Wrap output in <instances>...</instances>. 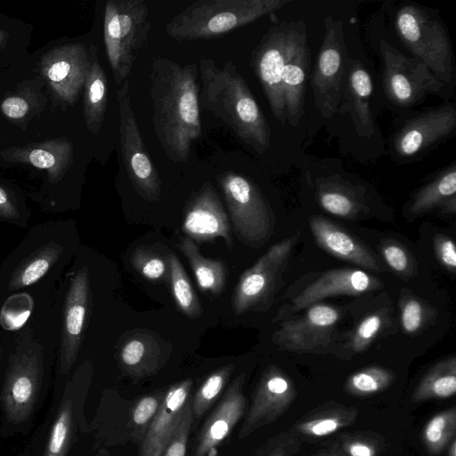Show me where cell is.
Segmentation results:
<instances>
[{
  "label": "cell",
  "mask_w": 456,
  "mask_h": 456,
  "mask_svg": "<svg viewBox=\"0 0 456 456\" xmlns=\"http://www.w3.org/2000/svg\"><path fill=\"white\" fill-rule=\"evenodd\" d=\"M316 196L326 212L341 218L354 217L364 208L363 197L350 183L338 177L320 179Z\"/></svg>",
  "instance_id": "obj_31"
},
{
  "label": "cell",
  "mask_w": 456,
  "mask_h": 456,
  "mask_svg": "<svg viewBox=\"0 0 456 456\" xmlns=\"http://www.w3.org/2000/svg\"><path fill=\"white\" fill-rule=\"evenodd\" d=\"M435 208L447 213L456 211V166L452 164L414 195L410 212L419 215Z\"/></svg>",
  "instance_id": "obj_30"
},
{
  "label": "cell",
  "mask_w": 456,
  "mask_h": 456,
  "mask_svg": "<svg viewBox=\"0 0 456 456\" xmlns=\"http://www.w3.org/2000/svg\"><path fill=\"white\" fill-rule=\"evenodd\" d=\"M296 396L295 386L286 373L273 365L266 368L256 388L239 438H246L256 430L276 421L289 409Z\"/></svg>",
  "instance_id": "obj_15"
},
{
  "label": "cell",
  "mask_w": 456,
  "mask_h": 456,
  "mask_svg": "<svg viewBox=\"0 0 456 456\" xmlns=\"http://www.w3.org/2000/svg\"><path fill=\"white\" fill-rule=\"evenodd\" d=\"M309 62L305 25L303 20H297L281 79L287 122L294 127L303 115Z\"/></svg>",
  "instance_id": "obj_21"
},
{
  "label": "cell",
  "mask_w": 456,
  "mask_h": 456,
  "mask_svg": "<svg viewBox=\"0 0 456 456\" xmlns=\"http://www.w3.org/2000/svg\"><path fill=\"white\" fill-rule=\"evenodd\" d=\"M395 29L402 43L423 61L443 83L453 77L452 51L440 22L415 4L403 6L395 15Z\"/></svg>",
  "instance_id": "obj_6"
},
{
  "label": "cell",
  "mask_w": 456,
  "mask_h": 456,
  "mask_svg": "<svg viewBox=\"0 0 456 456\" xmlns=\"http://www.w3.org/2000/svg\"><path fill=\"white\" fill-rule=\"evenodd\" d=\"M299 317L284 322L273 333V341L281 350L317 353L331 343L338 311L329 305L316 303L306 307Z\"/></svg>",
  "instance_id": "obj_14"
},
{
  "label": "cell",
  "mask_w": 456,
  "mask_h": 456,
  "mask_svg": "<svg viewBox=\"0 0 456 456\" xmlns=\"http://www.w3.org/2000/svg\"><path fill=\"white\" fill-rule=\"evenodd\" d=\"M193 416L191 400L186 403L179 425L163 448L159 456H186Z\"/></svg>",
  "instance_id": "obj_44"
},
{
  "label": "cell",
  "mask_w": 456,
  "mask_h": 456,
  "mask_svg": "<svg viewBox=\"0 0 456 456\" xmlns=\"http://www.w3.org/2000/svg\"><path fill=\"white\" fill-rule=\"evenodd\" d=\"M395 374L380 366H369L350 375L345 382V391L354 396H368L388 388Z\"/></svg>",
  "instance_id": "obj_37"
},
{
  "label": "cell",
  "mask_w": 456,
  "mask_h": 456,
  "mask_svg": "<svg viewBox=\"0 0 456 456\" xmlns=\"http://www.w3.org/2000/svg\"><path fill=\"white\" fill-rule=\"evenodd\" d=\"M357 416V408L330 401L307 412L290 429L298 436L322 437L351 426Z\"/></svg>",
  "instance_id": "obj_28"
},
{
  "label": "cell",
  "mask_w": 456,
  "mask_h": 456,
  "mask_svg": "<svg viewBox=\"0 0 456 456\" xmlns=\"http://www.w3.org/2000/svg\"><path fill=\"white\" fill-rule=\"evenodd\" d=\"M300 447L299 436L289 429L270 439L261 456H295L300 451Z\"/></svg>",
  "instance_id": "obj_46"
},
{
  "label": "cell",
  "mask_w": 456,
  "mask_h": 456,
  "mask_svg": "<svg viewBox=\"0 0 456 456\" xmlns=\"http://www.w3.org/2000/svg\"><path fill=\"white\" fill-rule=\"evenodd\" d=\"M379 51L384 64L383 86L395 104H415L428 94H439L444 86L423 61L404 55L388 41H380Z\"/></svg>",
  "instance_id": "obj_10"
},
{
  "label": "cell",
  "mask_w": 456,
  "mask_h": 456,
  "mask_svg": "<svg viewBox=\"0 0 456 456\" xmlns=\"http://www.w3.org/2000/svg\"><path fill=\"white\" fill-rule=\"evenodd\" d=\"M196 64L159 57L151 64L149 94L154 132L166 155L186 162L191 143L201 136Z\"/></svg>",
  "instance_id": "obj_1"
},
{
  "label": "cell",
  "mask_w": 456,
  "mask_h": 456,
  "mask_svg": "<svg viewBox=\"0 0 456 456\" xmlns=\"http://www.w3.org/2000/svg\"><path fill=\"white\" fill-rule=\"evenodd\" d=\"M171 352V344L156 332L135 330L122 338L117 361L124 374L133 379H143L160 370Z\"/></svg>",
  "instance_id": "obj_18"
},
{
  "label": "cell",
  "mask_w": 456,
  "mask_h": 456,
  "mask_svg": "<svg viewBox=\"0 0 456 456\" xmlns=\"http://www.w3.org/2000/svg\"><path fill=\"white\" fill-rule=\"evenodd\" d=\"M89 66V50L82 43L53 47L40 57L39 75L55 105L65 108L77 102L84 88Z\"/></svg>",
  "instance_id": "obj_12"
},
{
  "label": "cell",
  "mask_w": 456,
  "mask_h": 456,
  "mask_svg": "<svg viewBox=\"0 0 456 456\" xmlns=\"http://www.w3.org/2000/svg\"><path fill=\"white\" fill-rule=\"evenodd\" d=\"M246 376H237L203 424L191 456H212L243 416L247 401L243 393Z\"/></svg>",
  "instance_id": "obj_19"
},
{
  "label": "cell",
  "mask_w": 456,
  "mask_h": 456,
  "mask_svg": "<svg viewBox=\"0 0 456 456\" xmlns=\"http://www.w3.org/2000/svg\"><path fill=\"white\" fill-rule=\"evenodd\" d=\"M372 88L371 77L363 64L346 57L338 110L349 112L356 132L365 138H370L375 132L370 106Z\"/></svg>",
  "instance_id": "obj_24"
},
{
  "label": "cell",
  "mask_w": 456,
  "mask_h": 456,
  "mask_svg": "<svg viewBox=\"0 0 456 456\" xmlns=\"http://www.w3.org/2000/svg\"><path fill=\"white\" fill-rule=\"evenodd\" d=\"M381 281L359 269H334L324 273L309 284L298 296L291 306V312H297L319 301L340 295L357 296L379 289Z\"/></svg>",
  "instance_id": "obj_23"
},
{
  "label": "cell",
  "mask_w": 456,
  "mask_h": 456,
  "mask_svg": "<svg viewBox=\"0 0 456 456\" xmlns=\"http://www.w3.org/2000/svg\"><path fill=\"white\" fill-rule=\"evenodd\" d=\"M324 36L311 77L314 104L329 118L338 111L346 59L344 26L340 20H324Z\"/></svg>",
  "instance_id": "obj_8"
},
{
  "label": "cell",
  "mask_w": 456,
  "mask_h": 456,
  "mask_svg": "<svg viewBox=\"0 0 456 456\" xmlns=\"http://www.w3.org/2000/svg\"><path fill=\"white\" fill-rule=\"evenodd\" d=\"M456 409L452 407L434 415L423 428L422 438L428 451L438 454L455 438Z\"/></svg>",
  "instance_id": "obj_38"
},
{
  "label": "cell",
  "mask_w": 456,
  "mask_h": 456,
  "mask_svg": "<svg viewBox=\"0 0 456 456\" xmlns=\"http://www.w3.org/2000/svg\"><path fill=\"white\" fill-rule=\"evenodd\" d=\"M447 456H456V438H453L447 445Z\"/></svg>",
  "instance_id": "obj_51"
},
{
  "label": "cell",
  "mask_w": 456,
  "mask_h": 456,
  "mask_svg": "<svg viewBox=\"0 0 456 456\" xmlns=\"http://www.w3.org/2000/svg\"><path fill=\"white\" fill-rule=\"evenodd\" d=\"M191 387L192 380L186 379L167 388L161 406L141 442L139 456H159L179 425Z\"/></svg>",
  "instance_id": "obj_25"
},
{
  "label": "cell",
  "mask_w": 456,
  "mask_h": 456,
  "mask_svg": "<svg viewBox=\"0 0 456 456\" xmlns=\"http://www.w3.org/2000/svg\"><path fill=\"white\" fill-rule=\"evenodd\" d=\"M297 21L273 25L255 47L251 66L254 69L275 119L287 123L281 79Z\"/></svg>",
  "instance_id": "obj_11"
},
{
  "label": "cell",
  "mask_w": 456,
  "mask_h": 456,
  "mask_svg": "<svg viewBox=\"0 0 456 456\" xmlns=\"http://www.w3.org/2000/svg\"><path fill=\"white\" fill-rule=\"evenodd\" d=\"M336 441L346 456H379L386 448L385 439L370 432L343 434Z\"/></svg>",
  "instance_id": "obj_41"
},
{
  "label": "cell",
  "mask_w": 456,
  "mask_h": 456,
  "mask_svg": "<svg viewBox=\"0 0 456 456\" xmlns=\"http://www.w3.org/2000/svg\"><path fill=\"white\" fill-rule=\"evenodd\" d=\"M237 238L245 245L258 247L273 229L270 205L256 184L247 177L226 172L217 178Z\"/></svg>",
  "instance_id": "obj_7"
},
{
  "label": "cell",
  "mask_w": 456,
  "mask_h": 456,
  "mask_svg": "<svg viewBox=\"0 0 456 456\" xmlns=\"http://www.w3.org/2000/svg\"><path fill=\"white\" fill-rule=\"evenodd\" d=\"M289 0H199L175 15L166 33L176 41L209 39L273 13Z\"/></svg>",
  "instance_id": "obj_3"
},
{
  "label": "cell",
  "mask_w": 456,
  "mask_h": 456,
  "mask_svg": "<svg viewBox=\"0 0 456 456\" xmlns=\"http://www.w3.org/2000/svg\"><path fill=\"white\" fill-rule=\"evenodd\" d=\"M119 117L120 146L128 177L144 200H158L161 193L159 174L143 144L129 96V82L126 79L117 91Z\"/></svg>",
  "instance_id": "obj_9"
},
{
  "label": "cell",
  "mask_w": 456,
  "mask_h": 456,
  "mask_svg": "<svg viewBox=\"0 0 456 456\" xmlns=\"http://www.w3.org/2000/svg\"><path fill=\"white\" fill-rule=\"evenodd\" d=\"M426 307L416 297H411L403 300L401 305V323L406 333L418 332L426 320Z\"/></svg>",
  "instance_id": "obj_45"
},
{
  "label": "cell",
  "mask_w": 456,
  "mask_h": 456,
  "mask_svg": "<svg viewBox=\"0 0 456 456\" xmlns=\"http://www.w3.org/2000/svg\"><path fill=\"white\" fill-rule=\"evenodd\" d=\"M309 224L316 242L328 253L360 267L383 271L373 252L336 224L316 215L310 217Z\"/></svg>",
  "instance_id": "obj_26"
},
{
  "label": "cell",
  "mask_w": 456,
  "mask_h": 456,
  "mask_svg": "<svg viewBox=\"0 0 456 456\" xmlns=\"http://www.w3.org/2000/svg\"><path fill=\"white\" fill-rule=\"evenodd\" d=\"M2 352H3V350H2V348H0V360H1V357H2Z\"/></svg>",
  "instance_id": "obj_53"
},
{
  "label": "cell",
  "mask_w": 456,
  "mask_h": 456,
  "mask_svg": "<svg viewBox=\"0 0 456 456\" xmlns=\"http://www.w3.org/2000/svg\"><path fill=\"white\" fill-rule=\"evenodd\" d=\"M169 265V283L174 300L178 308L189 318L197 319L203 311L190 279L177 256L167 255Z\"/></svg>",
  "instance_id": "obj_34"
},
{
  "label": "cell",
  "mask_w": 456,
  "mask_h": 456,
  "mask_svg": "<svg viewBox=\"0 0 456 456\" xmlns=\"http://www.w3.org/2000/svg\"><path fill=\"white\" fill-rule=\"evenodd\" d=\"M313 456H346L337 441L331 443Z\"/></svg>",
  "instance_id": "obj_50"
},
{
  "label": "cell",
  "mask_w": 456,
  "mask_h": 456,
  "mask_svg": "<svg viewBox=\"0 0 456 456\" xmlns=\"http://www.w3.org/2000/svg\"><path fill=\"white\" fill-rule=\"evenodd\" d=\"M45 85L40 75L20 82L8 92L0 102L3 116L11 123L25 130L30 121L45 110L48 99L43 92Z\"/></svg>",
  "instance_id": "obj_27"
},
{
  "label": "cell",
  "mask_w": 456,
  "mask_h": 456,
  "mask_svg": "<svg viewBox=\"0 0 456 456\" xmlns=\"http://www.w3.org/2000/svg\"><path fill=\"white\" fill-rule=\"evenodd\" d=\"M234 370L235 365L228 364L216 370L204 379L191 400L193 417L200 419L216 403Z\"/></svg>",
  "instance_id": "obj_39"
},
{
  "label": "cell",
  "mask_w": 456,
  "mask_h": 456,
  "mask_svg": "<svg viewBox=\"0 0 456 456\" xmlns=\"http://www.w3.org/2000/svg\"><path fill=\"white\" fill-rule=\"evenodd\" d=\"M435 250L441 265L452 273L456 269V247L454 241L445 235L435 239Z\"/></svg>",
  "instance_id": "obj_48"
},
{
  "label": "cell",
  "mask_w": 456,
  "mask_h": 456,
  "mask_svg": "<svg viewBox=\"0 0 456 456\" xmlns=\"http://www.w3.org/2000/svg\"><path fill=\"white\" fill-rule=\"evenodd\" d=\"M182 231L194 242L222 238L227 248H232L233 239L230 219L211 183H204L189 202Z\"/></svg>",
  "instance_id": "obj_17"
},
{
  "label": "cell",
  "mask_w": 456,
  "mask_h": 456,
  "mask_svg": "<svg viewBox=\"0 0 456 456\" xmlns=\"http://www.w3.org/2000/svg\"><path fill=\"white\" fill-rule=\"evenodd\" d=\"M151 21L144 0H108L103 19L106 54L117 85L130 74L148 43Z\"/></svg>",
  "instance_id": "obj_4"
},
{
  "label": "cell",
  "mask_w": 456,
  "mask_h": 456,
  "mask_svg": "<svg viewBox=\"0 0 456 456\" xmlns=\"http://www.w3.org/2000/svg\"><path fill=\"white\" fill-rule=\"evenodd\" d=\"M202 108L222 120L258 154L270 147L271 130L260 107L232 61L222 67L209 58L198 66Z\"/></svg>",
  "instance_id": "obj_2"
},
{
  "label": "cell",
  "mask_w": 456,
  "mask_h": 456,
  "mask_svg": "<svg viewBox=\"0 0 456 456\" xmlns=\"http://www.w3.org/2000/svg\"><path fill=\"white\" fill-rule=\"evenodd\" d=\"M166 391L147 395L139 399L132 407L130 425L134 439L141 443L147 429L157 415L163 402Z\"/></svg>",
  "instance_id": "obj_40"
},
{
  "label": "cell",
  "mask_w": 456,
  "mask_h": 456,
  "mask_svg": "<svg viewBox=\"0 0 456 456\" xmlns=\"http://www.w3.org/2000/svg\"><path fill=\"white\" fill-rule=\"evenodd\" d=\"M385 323L382 313H373L363 318L352 332L347 349L351 354L364 351L378 336Z\"/></svg>",
  "instance_id": "obj_43"
},
{
  "label": "cell",
  "mask_w": 456,
  "mask_h": 456,
  "mask_svg": "<svg viewBox=\"0 0 456 456\" xmlns=\"http://www.w3.org/2000/svg\"><path fill=\"white\" fill-rule=\"evenodd\" d=\"M90 66L84 85L83 114L86 126L93 134L102 128L108 96V81L99 59L97 47L91 44L88 47Z\"/></svg>",
  "instance_id": "obj_29"
},
{
  "label": "cell",
  "mask_w": 456,
  "mask_h": 456,
  "mask_svg": "<svg viewBox=\"0 0 456 456\" xmlns=\"http://www.w3.org/2000/svg\"><path fill=\"white\" fill-rule=\"evenodd\" d=\"M381 254L387 265L396 273L407 275L411 271V259L405 248L389 240L380 247Z\"/></svg>",
  "instance_id": "obj_47"
},
{
  "label": "cell",
  "mask_w": 456,
  "mask_h": 456,
  "mask_svg": "<svg viewBox=\"0 0 456 456\" xmlns=\"http://www.w3.org/2000/svg\"><path fill=\"white\" fill-rule=\"evenodd\" d=\"M89 302V277L86 267L78 270L67 293L60 352V371L68 374L74 365L83 339Z\"/></svg>",
  "instance_id": "obj_20"
},
{
  "label": "cell",
  "mask_w": 456,
  "mask_h": 456,
  "mask_svg": "<svg viewBox=\"0 0 456 456\" xmlns=\"http://www.w3.org/2000/svg\"><path fill=\"white\" fill-rule=\"evenodd\" d=\"M177 248L188 260L201 291L220 295L226 283V267L218 259L205 257L196 243L188 237L179 239Z\"/></svg>",
  "instance_id": "obj_32"
},
{
  "label": "cell",
  "mask_w": 456,
  "mask_h": 456,
  "mask_svg": "<svg viewBox=\"0 0 456 456\" xmlns=\"http://www.w3.org/2000/svg\"><path fill=\"white\" fill-rule=\"evenodd\" d=\"M8 39L9 34L6 31L0 28V50L6 45Z\"/></svg>",
  "instance_id": "obj_52"
},
{
  "label": "cell",
  "mask_w": 456,
  "mask_h": 456,
  "mask_svg": "<svg viewBox=\"0 0 456 456\" xmlns=\"http://www.w3.org/2000/svg\"><path fill=\"white\" fill-rule=\"evenodd\" d=\"M43 377V349L28 330L10 355L4 379L1 403L8 421L20 424L28 418L37 402Z\"/></svg>",
  "instance_id": "obj_5"
},
{
  "label": "cell",
  "mask_w": 456,
  "mask_h": 456,
  "mask_svg": "<svg viewBox=\"0 0 456 456\" xmlns=\"http://www.w3.org/2000/svg\"><path fill=\"white\" fill-rule=\"evenodd\" d=\"M456 392V358L448 357L435 364L416 387L412 402L446 399Z\"/></svg>",
  "instance_id": "obj_33"
},
{
  "label": "cell",
  "mask_w": 456,
  "mask_h": 456,
  "mask_svg": "<svg viewBox=\"0 0 456 456\" xmlns=\"http://www.w3.org/2000/svg\"><path fill=\"white\" fill-rule=\"evenodd\" d=\"M456 128V109L448 103L423 112L407 122L394 139L397 157L412 159L448 137Z\"/></svg>",
  "instance_id": "obj_16"
},
{
  "label": "cell",
  "mask_w": 456,
  "mask_h": 456,
  "mask_svg": "<svg viewBox=\"0 0 456 456\" xmlns=\"http://www.w3.org/2000/svg\"><path fill=\"white\" fill-rule=\"evenodd\" d=\"M297 237V232L273 244L241 274L232 299L235 314L240 315L256 309L274 294Z\"/></svg>",
  "instance_id": "obj_13"
},
{
  "label": "cell",
  "mask_w": 456,
  "mask_h": 456,
  "mask_svg": "<svg viewBox=\"0 0 456 456\" xmlns=\"http://www.w3.org/2000/svg\"><path fill=\"white\" fill-rule=\"evenodd\" d=\"M19 216L20 214L14 199L0 184V217L14 220Z\"/></svg>",
  "instance_id": "obj_49"
},
{
  "label": "cell",
  "mask_w": 456,
  "mask_h": 456,
  "mask_svg": "<svg viewBox=\"0 0 456 456\" xmlns=\"http://www.w3.org/2000/svg\"><path fill=\"white\" fill-rule=\"evenodd\" d=\"M3 159L10 163L26 164L46 170L49 181L62 180L74 159L72 142L61 136L23 146H12L0 151Z\"/></svg>",
  "instance_id": "obj_22"
},
{
  "label": "cell",
  "mask_w": 456,
  "mask_h": 456,
  "mask_svg": "<svg viewBox=\"0 0 456 456\" xmlns=\"http://www.w3.org/2000/svg\"><path fill=\"white\" fill-rule=\"evenodd\" d=\"M61 250L54 243L39 248L16 269L10 280L9 289H19L39 281L58 259Z\"/></svg>",
  "instance_id": "obj_36"
},
{
  "label": "cell",
  "mask_w": 456,
  "mask_h": 456,
  "mask_svg": "<svg viewBox=\"0 0 456 456\" xmlns=\"http://www.w3.org/2000/svg\"><path fill=\"white\" fill-rule=\"evenodd\" d=\"M131 264L145 279L151 281H169V265L167 257L156 252L137 248L132 254Z\"/></svg>",
  "instance_id": "obj_42"
},
{
  "label": "cell",
  "mask_w": 456,
  "mask_h": 456,
  "mask_svg": "<svg viewBox=\"0 0 456 456\" xmlns=\"http://www.w3.org/2000/svg\"><path fill=\"white\" fill-rule=\"evenodd\" d=\"M62 397L52 426L44 456H67L75 428L74 402L68 391Z\"/></svg>",
  "instance_id": "obj_35"
}]
</instances>
